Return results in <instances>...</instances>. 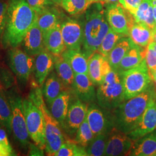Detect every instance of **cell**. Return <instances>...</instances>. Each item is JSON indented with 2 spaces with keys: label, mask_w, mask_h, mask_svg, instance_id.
Instances as JSON below:
<instances>
[{
  "label": "cell",
  "mask_w": 156,
  "mask_h": 156,
  "mask_svg": "<svg viewBox=\"0 0 156 156\" xmlns=\"http://www.w3.org/2000/svg\"><path fill=\"white\" fill-rule=\"evenodd\" d=\"M129 36L135 44L145 48L153 42V31L144 23L134 22L129 29Z\"/></svg>",
  "instance_id": "obj_26"
},
{
  "label": "cell",
  "mask_w": 156,
  "mask_h": 156,
  "mask_svg": "<svg viewBox=\"0 0 156 156\" xmlns=\"http://www.w3.org/2000/svg\"><path fill=\"white\" fill-rule=\"evenodd\" d=\"M8 2L0 0V38H2L7 20Z\"/></svg>",
  "instance_id": "obj_40"
},
{
  "label": "cell",
  "mask_w": 156,
  "mask_h": 156,
  "mask_svg": "<svg viewBox=\"0 0 156 156\" xmlns=\"http://www.w3.org/2000/svg\"><path fill=\"white\" fill-rule=\"evenodd\" d=\"M71 93L65 90L48 105L52 116L60 124L67 116L71 101Z\"/></svg>",
  "instance_id": "obj_23"
},
{
  "label": "cell",
  "mask_w": 156,
  "mask_h": 156,
  "mask_svg": "<svg viewBox=\"0 0 156 156\" xmlns=\"http://www.w3.org/2000/svg\"><path fill=\"white\" fill-rule=\"evenodd\" d=\"M12 112V129L13 138L18 145L28 148L30 136L27 128L23 108V99L16 87L5 91Z\"/></svg>",
  "instance_id": "obj_6"
},
{
  "label": "cell",
  "mask_w": 156,
  "mask_h": 156,
  "mask_svg": "<svg viewBox=\"0 0 156 156\" xmlns=\"http://www.w3.org/2000/svg\"><path fill=\"white\" fill-rule=\"evenodd\" d=\"M8 65L16 78L17 83L24 88L33 72L34 58L24 51L12 48L8 53Z\"/></svg>",
  "instance_id": "obj_9"
},
{
  "label": "cell",
  "mask_w": 156,
  "mask_h": 156,
  "mask_svg": "<svg viewBox=\"0 0 156 156\" xmlns=\"http://www.w3.org/2000/svg\"><path fill=\"white\" fill-rule=\"evenodd\" d=\"M99 106L106 111H111L125 101L122 76L117 71L112 69L97 91Z\"/></svg>",
  "instance_id": "obj_5"
},
{
  "label": "cell",
  "mask_w": 156,
  "mask_h": 156,
  "mask_svg": "<svg viewBox=\"0 0 156 156\" xmlns=\"http://www.w3.org/2000/svg\"><path fill=\"white\" fill-rule=\"evenodd\" d=\"M134 42L130 38L124 37L120 39L112 50L108 58L112 69L117 71L118 67L124 57L131 48Z\"/></svg>",
  "instance_id": "obj_27"
},
{
  "label": "cell",
  "mask_w": 156,
  "mask_h": 156,
  "mask_svg": "<svg viewBox=\"0 0 156 156\" xmlns=\"http://www.w3.org/2000/svg\"><path fill=\"white\" fill-rule=\"evenodd\" d=\"M134 142L127 134L113 128L109 133L104 156H127Z\"/></svg>",
  "instance_id": "obj_13"
},
{
  "label": "cell",
  "mask_w": 156,
  "mask_h": 156,
  "mask_svg": "<svg viewBox=\"0 0 156 156\" xmlns=\"http://www.w3.org/2000/svg\"><path fill=\"white\" fill-rule=\"evenodd\" d=\"M89 105L79 100L69 105L67 116L61 125L62 130L68 136H75L78 128L86 117Z\"/></svg>",
  "instance_id": "obj_11"
},
{
  "label": "cell",
  "mask_w": 156,
  "mask_h": 156,
  "mask_svg": "<svg viewBox=\"0 0 156 156\" xmlns=\"http://www.w3.org/2000/svg\"><path fill=\"white\" fill-rule=\"evenodd\" d=\"M145 60L150 74L155 72L156 71V51L151 43L146 48Z\"/></svg>",
  "instance_id": "obj_39"
},
{
  "label": "cell",
  "mask_w": 156,
  "mask_h": 156,
  "mask_svg": "<svg viewBox=\"0 0 156 156\" xmlns=\"http://www.w3.org/2000/svg\"><path fill=\"white\" fill-rule=\"evenodd\" d=\"M0 125L5 129L8 134H11V109L5 93L1 89H0Z\"/></svg>",
  "instance_id": "obj_30"
},
{
  "label": "cell",
  "mask_w": 156,
  "mask_h": 156,
  "mask_svg": "<svg viewBox=\"0 0 156 156\" xmlns=\"http://www.w3.org/2000/svg\"><path fill=\"white\" fill-rule=\"evenodd\" d=\"M55 67V56L46 48L35 56L33 72L35 80L42 86Z\"/></svg>",
  "instance_id": "obj_18"
},
{
  "label": "cell",
  "mask_w": 156,
  "mask_h": 156,
  "mask_svg": "<svg viewBox=\"0 0 156 156\" xmlns=\"http://www.w3.org/2000/svg\"><path fill=\"white\" fill-rule=\"evenodd\" d=\"M37 19V13L26 0H9L7 20L2 36L4 48H16Z\"/></svg>",
  "instance_id": "obj_2"
},
{
  "label": "cell",
  "mask_w": 156,
  "mask_h": 156,
  "mask_svg": "<svg viewBox=\"0 0 156 156\" xmlns=\"http://www.w3.org/2000/svg\"><path fill=\"white\" fill-rule=\"evenodd\" d=\"M156 97V87L152 83L142 93L124 101L111 111H105L113 128L126 134L133 131Z\"/></svg>",
  "instance_id": "obj_1"
},
{
  "label": "cell",
  "mask_w": 156,
  "mask_h": 156,
  "mask_svg": "<svg viewBox=\"0 0 156 156\" xmlns=\"http://www.w3.org/2000/svg\"><path fill=\"white\" fill-rule=\"evenodd\" d=\"M109 133L99 134L94 136L93 140L86 147L88 156H104Z\"/></svg>",
  "instance_id": "obj_33"
},
{
  "label": "cell",
  "mask_w": 156,
  "mask_h": 156,
  "mask_svg": "<svg viewBox=\"0 0 156 156\" xmlns=\"http://www.w3.org/2000/svg\"><path fill=\"white\" fill-rule=\"evenodd\" d=\"M127 156H156V128L149 134L134 140Z\"/></svg>",
  "instance_id": "obj_20"
},
{
  "label": "cell",
  "mask_w": 156,
  "mask_h": 156,
  "mask_svg": "<svg viewBox=\"0 0 156 156\" xmlns=\"http://www.w3.org/2000/svg\"><path fill=\"white\" fill-rule=\"evenodd\" d=\"M71 88L78 100L84 103L92 104L97 100L94 84L87 74L75 73Z\"/></svg>",
  "instance_id": "obj_14"
},
{
  "label": "cell",
  "mask_w": 156,
  "mask_h": 156,
  "mask_svg": "<svg viewBox=\"0 0 156 156\" xmlns=\"http://www.w3.org/2000/svg\"><path fill=\"white\" fill-rule=\"evenodd\" d=\"M112 68L108 58L95 52L89 58L88 76L93 84L100 85Z\"/></svg>",
  "instance_id": "obj_16"
},
{
  "label": "cell",
  "mask_w": 156,
  "mask_h": 156,
  "mask_svg": "<svg viewBox=\"0 0 156 156\" xmlns=\"http://www.w3.org/2000/svg\"><path fill=\"white\" fill-rule=\"evenodd\" d=\"M150 75H151V79H152L153 83L154 84V86H155L156 89V71L155 72L151 73Z\"/></svg>",
  "instance_id": "obj_44"
},
{
  "label": "cell",
  "mask_w": 156,
  "mask_h": 156,
  "mask_svg": "<svg viewBox=\"0 0 156 156\" xmlns=\"http://www.w3.org/2000/svg\"><path fill=\"white\" fill-rule=\"evenodd\" d=\"M153 0H142L136 11L134 13L133 16L135 22L138 23L145 24V19L147 11L152 4Z\"/></svg>",
  "instance_id": "obj_38"
},
{
  "label": "cell",
  "mask_w": 156,
  "mask_h": 156,
  "mask_svg": "<svg viewBox=\"0 0 156 156\" xmlns=\"http://www.w3.org/2000/svg\"><path fill=\"white\" fill-rule=\"evenodd\" d=\"M142 0H119V2L123 8L132 16L136 11Z\"/></svg>",
  "instance_id": "obj_42"
},
{
  "label": "cell",
  "mask_w": 156,
  "mask_h": 156,
  "mask_svg": "<svg viewBox=\"0 0 156 156\" xmlns=\"http://www.w3.org/2000/svg\"><path fill=\"white\" fill-rule=\"evenodd\" d=\"M26 123L31 140L40 149H45L44 119L39 108L28 98L23 100Z\"/></svg>",
  "instance_id": "obj_8"
},
{
  "label": "cell",
  "mask_w": 156,
  "mask_h": 156,
  "mask_svg": "<svg viewBox=\"0 0 156 156\" xmlns=\"http://www.w3.org/2000/svg\"><path fill=\"white\" fill-rule=\"evenodd\" d=\"M107 5L106 17L110 27L117 33L129 36L130 27L135 22L133 16L119 2Z\"/></svg>",
  "instance_id": "obj_10"
},
{
  "label": "cell",
  "mask_w": 156,
  "mask_h": 156,
  "mask_svg": "<svg viewBox=\"0 0 156 156\" xmlns=\"http://www.w3.org/2000/svg\"><path fill=\"white\" fill-rule=\"evenodd\" d=\"M119 73L122 76L125 100L142 93L153 83L145 58L137 66Z\"/></svg>",
  "instance_id": "obj_7"
},
{
  "label": "cell",
  "mask_w": 156,
  "mask_h": 156,
  "mask_svg": "<svg viewBox=\"0 0 156 156\" xmlns=\"http://www.w3.org/2000/svg\"><path fill=\"white\" fill-rule=\"evenodd\" d=\"M62 0H50V1L53 4H57V5H61Z\"/></svg>",
  "instance_id": "obj_47"
},
{
  "label": "cell",
  "mask_w": 156,
  "mask_h": 156,
  "mask_svg": "<svg viewBox=\"0 0 156 156\" xmlns=\"http://www.w3.org/2000/svg\"><path fill=\"white\" fill-rule=\"evenodd\" d=\"M60 24L43 33L45 48L55 56H61L67 49L62 37Z\"/></svg>",
  "instance_id": "obj_22"
},
{
  "label": "cell",
  "mask_w": 156,
  "mask_h": 156,
  "mask_svg": "<svg viewBox=\"0 0 156 156\" xmlns=\"http://www.w3.org/2000/svg\"><path fill=\"white\" fill-rule=\"evenodd\" d=\"M109 28L106 10L101 2L94 3L86 12L83 27V52L88 58L97 51Z\"/></svg>",
  "instance_id": "obj_3"
},
{
  "label": "cell",
  "mask_w": 156,
  "mask_h": 156,
  "mask_svg": "<svg viewBox=\"0 0 156 156\" xmlns=\"http://www.w3.org/2000/svg\"><path fill=\"white\" fill-rule=\"evenodd\" d=\"M55 156H88L86 147L78 144L74 140H66Z\"/></svg>",
  "instance_id": "obj_31"
},
{
  "label": "cell",
  "mask_w": 156,
  "mask_h": 156,
  "mask_svg": "<svg viewBox=\"0 0 156 156\" xmlns=\"http://www.w3.org/2000/svg\"><path fill=\"white\" fill-rule=\"evenodd\" d=\"M153 42H156V30L153 31Z\"/></svg>",
  "instance_id": "obj_49"
},
{
  "label": "cell",
  "mask_w": 156,
  "mask_h": 156,
  "mask_svg": "<svg viewBox=\"0 0 156 156\" xmlns=\"http://www.w3.org/2000/svg\"><path fill=\"white\" fill-rule=\"evenodd\" d=\"M86 119L95 136L101 134L109 133L113 128L106 112H103L100 106L90 104Z\"/></svg>",
  "instance_id": "obj_15"
},
{
  "label": "cell",
  "mask_w": 156,
  "mask_h": 156,
  "mask_svg": "<svg viewBox=\"0 0 156 156\" xmlns=\"http://www.w3.org/2000/svg\"><path fill=\"white\" fill-rule=\"evenodd\" d=\"M119 0H104V2L106 4H112V3H115V2H118Z\"/></svg>",
  "instance_id": "obj_46"
},
{
  "label": "cell",
  "mask_w": 156,
  "mask_h": 156,
  "mask_svg": "<svg viewBox=\"0 0 156 156\" xmlns=\"http://www.w3.org/2000/svg\"><path fill=\"white\" fill-rule=\"evenodd\" d=\"M94 136L86 117L83 123L78 128L74 137V140L79 145L86 147Z\"/></svg>",
  "instance_id": "obj_34"
},
{
  "label": "cell",
  "mask_w": 156,
  "mask_h": 156,
  "mask_svg": "<svg viewBox=\"0 0 156 156\" xmlns=\"http://www.w3.org/2000/svg\"><path fill=\"white\" fill-rule=\"evenodd\" d=\"M16 78L13 73L4 66H0V84L4 89H10L15 87Z\"/></svg>",
  "instance_id": "obj_36"
},
{
  "label": "cell",
  "mask_w": 156,
  "mask_h": 156,
  "mask_svg": "<svg viewBox=\"0 0 156 156\" xmlns=\"http://www.w3.org/2000/svg\"><path fill=\"white\" fill-rule=\"evenodd\" d=\"M90 4L91 5V4H94L96 2H102L104 1V0H88Z\"/></svg>",
  "instance_id": "obj_48"
},
{
  "label": "cell",
  "mask_w": 156,
  "mask_h": 156,
  "mask_svg": "<svg viewBox=\"0 0 156 156\" xmlns=\"http://www.w3.org/2000/svg\"><path fill=\"white\" fill-rule=\"evenodd\" d=\"M24 51L31 56H35L46 49L43 33L37 23V19L28 30L23 40Z\"/></svg>",
  "instance_id": "obj_19"
},
{
  "label": "cell",
  "mask_w": 156,
  "mask_h": 156,
  "mask_svg": "<svg viewBox=\"0 0 156 156\" xmlns=\"http://www.w3.org/2000/svg\"><path fill=\"white\" fill-rule=\"evenodd\" d=\"M55 68L58 77L67 88L71 87L75 73L69 64L62 57L55 56Z\"/></svg>",
  "instance_id": "obj_29"
},
{
  "label": "cell",
  "mask_w": 156,
  "mask_h": 156,
  "mask_svg": "<svg viewBox=\"0 0 156 156\" xmlns=\"http://www.w3.org/2000/svg\"><path fill=\"white\" fill-rule=\"evenodd\" d=\"M67 88L57 73L51 71L42 86V92L45 102L50 103Z\"/></svg>",
  "instance_id": "obj_21"
},
{
  "label": "cell",
  "mask_w": 156,
  "mask_h": 156,
  "mask_svg": "<svg viewBox=\"0 0 156 156\" xmlns=\"http://www.w3.org/2000/svg\"><path fill=\"white\" fill-rule=\"evenodd\" d=\"M124 37L126 36L117 33L110 27L108 33L102 40L97 52L108 58L111 51L117 44L118 41Z\"/></svg>",
  "instance_id": "obj_32"
},
{
  "label": "cell",
  "mask_w": 156,
  "mask_h": 156,
  "mask_svg": "<svg viewBox=\"0 0 156 156\" xmlns=\"http://www.w3.org/2000/svg\"><path fill=\"white\" fill-rule=\"evenodd\" d=\"M59 12L54 8H48L37 13V23L43 33L61 24Z\"/></svg>",
  "instance_id": "obj_28"
},
{
  "label": "cell",
  "mask_w": 156,
  "mask_h": 156,
  "mask_svg": "<svg viewBox=\"0 0 156 156\" xmlns=\"http://www.w3.org/2000/svg\"><path fill=\"white\" fill-rule=\"evenodd\" d=\"M60 28L67 49L81 50L83 42V28L79 22L67 18L61 23Z\"/></svg>",
  "instance_id": "obj_12"
},
{
  "label": "cell",
  "mask_w": 156,
  "mask_h": 156,
  "mask_svg": "<svg viewBox=\"0 0 156 156\" xmlns=\"http://www.w3.org/2000/svg\"><path fill=\"white\" fill-rule=\"evenodd\" d=\"M29 156H44V150L40 149L35 144H30L28 146Z\"/></svg>",
  "instance_id": "obj_43"
},
{
  "label": "cell",
  "mask_w": 156,
  "mask_h": 156,
  "mask_svg": "<svg viewBox=\"0 0 156 156\" xmlns=\"http://www.w3.org/2000/svg\"><path fill=\"white\" fill-rule=\"evenodd\" d=\"M5 129L0 126V156H16L8 138Z\"/></svg>",
  "instance_id": "obj_37"
},
{
  "label": "cell",
  "mask_w": 156,
  "mask_h": 156,
  "mask_svg": "<svg viewBox=\"0 0 156 156\" xmlns=\"http://www.w3.org/2000/svg\"><path fill=\"white\" fill-rule=\"evenodd\" d=\"M151 45L153 46V48L154 49V50H156V42H151Z\"/></svg>",
  "instance_id": "obj_50"
},
{
  "label": "cell",
  "mask_w": 156,
  "mask_h": 156,
  "mask_svg": "<svg viewBox=\"0 0 156 156\" xmlns=\"http://www.w3.org/2000/svg\"><path fill=\"white\" fill-rule=\"evenodd\" d=\"M31 8L39 13L53 4L50 0H26Z\"/></svg>",
  "instance_id": "obj_41"
},
{
  "label": "cell",
  "mask_w": 156,
  "mask_h": 156,
  "mask_svg": "<svg viewBox=\"0 0 156 156\" xmlns=\"http://www.w3.org/2000/svg\"><path fill=\"white\" fill-rule=\"evenodd\" d=\"M156 128V97L146 109L136 127L127 135L131 139L136 140Z\"/></svg>",
  "instance_id": "obj_17"
},
{
  "label": "cell",
  "mask_w": 156,
  "mask_h": 156,
  "mask_svg": "<svg viewBox=\"0 0 156 156\" xmlns=\"http://www.w3.org/2000/svg\"><path fill=\"white\" fill-rule=\"evenodd\" d=\"M153 14L156 23V0H153Z\"/></svg>",
  "instance_id": "obj_45"
},
{
  "label": "cell",
  "mask_w": 156,
  "mask_h": 156,
  "mask_svg": "<svg viewBox=\"0 0 156 156\" xmlns=\"http://www.w3.org/2000/svg\"><path fill=\"white\" fill-rule=\"evenodd\" d=\"M0 126H1V125H0Z\"/></svg>",
  "instance_id": "obj_51"
},
{
  "label": "cell",
  "mask_w": 156,
  "mask_h": 156,
  "mask_svg": "<svg viewBox=\"0 0 156 156\" xmlns=\"http://www.w3.org/2000/svg\"><path fill=\"white\" fill-rule=\"evenodd\" d=\"M90 5L88 0H62L61 4L62 8L72 15L86 11Z\"/></svg>",
  "instance_id": "obj_35"
},
{
  "label": "cell",
  "mask_w": 156,
  "mask_h": 156,
  "mask_svg": "<svg viewBox=\"0 0 156 156\" xmlns=\"http://www.w3.org/2000/svg\"><path fill=\"white\" fill-rule=\"evenodd\" d=\"M62 56L69 64L75 73L88 75L89 58L83 51L67 49Z\"/></svg>",
  "instance_id": "obj_24"
},
{
  "label": "cell",
  "mask_w": 156,
  "mask_h": 156,
  "mask_svg": "<svg viewBox=\"0 0 156 156\" xmlns=\"http://www.w3.org/2000/svg\"><path fill=\"white\" fill-rule=\"evenodd\" d=\"M146 51V48L141 47L134 42L120 62L117 71L122 73L137 66L145 58Z\"/></svg>",
  "instance_id": "obj_25"
},
{
  "label": "cell",
  "mask_w": 156,
  "mask_h": 156,
  "mask_svg": "<svg viewBox=\"0 0 156 156\" xmlns=\"http://www.w3.org/2000/svg\"><path fill=\"white\" fill-rule=\"evenodd\" d=\"M28 98L42 113L45 126V150L48 155L54 156L66 140L60 124L52 116L46 105L42 90L38 84L31 87Z\"/></svg>",
  "instance_id": "obj_4"
}]
</instances>
